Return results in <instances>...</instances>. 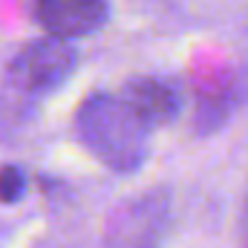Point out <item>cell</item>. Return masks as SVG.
Masks as SVG:
<instances>
[{"label": "cell", "mask_w": 248, "mask_h": 248, "mask_svg": "<svg viewBox=\"0 0 248 248\" xmlns=\"http://www.w3.org/2000/svg\"><path fill=\"white\" fill-rule=\"evenodd\" d=\"M150 127L113 93H93L75 113V136L90 156L113 173H133L147 159Z\"/></svg>", "instance_id": "obj_1"}, {"label": "cell", "mask_w": 248, "mask_h": 248, "mask_svg": "<svg viewBox=\"0 0 248 248\" xmlns=\"http://www.w3.org/2000/svg\"><path fill=\"white\" fill-rule=\"evenodd\" d=\"M78 66V49L61 35H44L29 41L9 66V78L29 95H49L66 84Z\"/></svg>", "instance_id": "obj_2"}, {"label": "cell", "mask_w": 248, "mask_h": 248, "mask_svg": "<svg viewBox=\"0 0 248 248\" xmlns=\"http://www.w3.org/2000/svg\"><path fill=\"white\" fill-rule=\"evenodd\" d=\"M170 222L168 190H147L119 205L104 228V248H162Z\"/></svg>", "instance_id": "obj_3"}, {"label": "cell", "mask_w": 248, "mask_h": 248, "mask_svg": "<svg viewBox=\"0 0 248 248\" xmlns=\"http://www.w3.org/2000/svg\"><path fill=\"white\" fill-rule=\"evenodd\" d=\"M35 20L61 38L93 35L107 26L110 3L107 0H35Z\"/></svg>", "instance_id": "obj_4"}, {"label": "cell", "mask_w": 248, "mask_h": 248, "mask_svg": "<svg viewBox=\"0 0 248 248\" xmlns=\"http://www.w3.org/2000/svg\"><path fill=\"white\" fill-rule=\"evenodd\" d=\"M122 98L136 110V116L147 127L156 124H170L182 110V93L173 81L156 78V75H141L133 78L122 87Z\"/></svg>", "instance_id": "obj_5"}, {"label": "cell", "mask_w": 248, "mask_h": 248, "mask_svg": "<svg viewBox=\"0 0 248 248\" xmlns=\"http://www.w3.org/2000/svg\"><path fill=\"white\" fill-rule=\"evenodd\" d=\"M248 98V78H231L222 87L211 90L208 95H202L199 110H196V130L208 133L222 127V122H228V116Z\"/></svg>", "instance_id": "obj_6"}, {"label": "cell", "mask_w": 248, "mask_h": 248, "mask_svg": "<svg viewBox=\"0 0 248 248\" xmlns=\"http://www.w3.org/2000/svg\"><path fill=\"white\" fill-rule=\"evenodd\" d=\"M23 190H26V173H23V168L6 165L0 170V202L3 205L20 202L23 199Z\"/></svg>", "instance_id": "obj_7"}]
</instances>
